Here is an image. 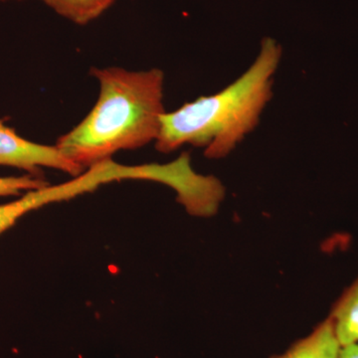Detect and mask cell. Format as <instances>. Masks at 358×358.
I'll return each mask as SVG.
<instances>
[{
	"label": "cell",
	"instance_id": "1",
	"mask_svg": "<svg viewBox=\"0 0 358 358\" xmlns=\"http://www.w3.org/2000/svg\"><path fill=\"white\" fill-rule=\"evenodd\" d=\"M92 74L100 84L96 105L55 145L83 169L109 160L121 150H138L157 141L166 113L162 70L95 68Z\"/></svg>",
	"mask_w": 358,
	"mask_h": 358
},
{
	"label": "cell",
	"instance_id": "2",
	"mask_svg": "<svg viewBox=\"0 0 358 358\" xmlns=\"http://www.w3.org/2000/svg\"><path fill=\"white\" fill-rule=\"evenodd\" d=\"M282 49L275 39L262 40L258 55L227 87L164 113L155 148L169 154L185 145L204 148L209 159L227 157L256 129L273 96Z\"/></svg>",
	"mask_w": 358,
	"mask_h": 358
},
{
	"label": "cell",
	"instance_id": "3",
	"mask_svg": "<svg viewBox=\"0 0 358 358\" xmlns=\"http://www.w3.org/2000/svg\"><path fill=\"white\" fill-rule=\"evenodd\" d=\"M0 166L16 167L35 176H38L42 167L57 169L73 178L85 171L67 159L56 145L26 140L7 126L3 120H0Z\"/></svg>",
	"mask_w": 358,
	"mask_h": 358
},
{
	"label": "cell",
	"instance_id": "4",
	"mask_svg": "<svg viewBox=\"0 0 358 358\" xmlns=\"http://www.w3.org/2000/svg\"><path fill=\"white\" fill-rule=\"evenodd\" d=\"M92 190V183L86 176L73 178L68 182L46 185L40 189L26 192L21 199L0 205V235L13 227L25 214L54 202L72 199Z\"/></svg>",
	"mask_w": 358,
	"mask_h": 358
},
{
	"label": "cell",
	"instance_id": "5",
	"mask_svg": "<svg viewBox=\"0 0 358 358\" xmlns=\"http://www.w3.org/2000/svg\"><path fill=\"white\" fill-rule=\"evenodd\" d=\"M341 348L333 322L327 317L312 333L296 341L282 355L272 358H338Z\"/></svg>",
	"mask_w": 358,
	"mask_h": 358
},
{
	"label": "cell",
	"instance_id": "6",
	"mask_svg": "<svg viewBox=\"0 0 358 358\" xmlns=\"http://www.w3.org/2000/svg\"><path fill=\"white\" fill-rule=\"evenodd\" d=\"M329 317L341 346L358 343V277L334 303Z\"/></svg>",
	"mask_w": 358,
	"mask_h": 358
},
{
	"label": "cell",
	"instance_id": "7",
	"mask_svg": "<svg viewBox=\"0 0 358 358\" xmlns=\"http://www.w3.org/2000/svg\"><path fill=\"white\" fill-rule=\"evenodd\" d=\"M55 13L76 24H88L117 0H42Z\"/></svg>",
	"mask_w": 358,
	"mask_h": 358
},
{
	"label": "cell",
	"instance_id": "8",
	"mask_svg": "<svg viewBox=\"0 0 358 358\" xmlns=\"http://www.w3.org/2000/svg\"><path fill=\"white\" fill-rule=\"evenodd\" d=\"M49 183L40 176L26 174L23 176L0 178V196H16L21 192H31L40 189Z\"/></svg>",
	"mask_w": 358,
	"mask_h": 358
},
{
	"label": "cell",
	"instance_id": "9",
	"mask_svg": "<svg viewBox=\"0 0 358 358\" xmlns=\"http://www.w3.org/2000/svg\"><path fill=\"white\" fill-rule=\"evenodd\" d=\"M338 358H358V343L343 346Z\"/></svg>",
	"mask_w": 358,
	"mask_h": 358
},
{
	"label": "cell",
	"instance_id": "10",
	"mask_svg": "<svg viewBox=\"0 0 358 358\" xmlns=\"http://www.w3.org/2000/svg\"><path fill=\"white\" fill-rule=\"evenodd\" d=\"M0 1H6V0H0Z\"/></svg>",
	"mask_w": 358,
	"mask_h": 358
}]
</instances>
